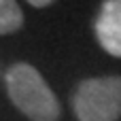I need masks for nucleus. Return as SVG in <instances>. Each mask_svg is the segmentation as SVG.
Returning a JSON list of instances; mask_svg holds the SVG:
<instances>
[{
    "label": "nucleus",
    "instance_id": "39448f33",
    "mask_svg": "<svg viewBox=\"0 0 121 121\" xmlns=\"http://www.w3.org/2000/svg\"><path fill=\"white\" fill-rule=\"evenodd\" d=\"M28 4H32V6H36V9H43V6H49L53 0H26Z\"/></svg>",
    "mask_w": 121,
    "mask_h": 121
},
{
    "label": "nucleus",
    "instance_id": "20e7f679",
    "mask_svg": "<svg viewBox=\"0 0 121 121\" xmlns=\"http://www.w3.org/2000/svg\"><path fill=\"white\" fill-rule=\"evenodd\" d=\"M23 26V13L15 0H0V34H15Z\"/></svg>",
    "mask_w": 121,
    "mask_h": 121
},
{
    "label": "nucleus",
    "instance_id": "7ed1b4c3",
    "mask_svg": "<svg viewBox=\"0 0 121 121\" xmlns=\"http://www.w3.org/2000/svg\"><path fill=\"white\" fill-rule=\"evenodd\" d=\"M96 38L100 47L113 55L121 57V0H104L96 17Z\"/></svg>",
    "mask_w": 121,
    "mask_h": 121
},
{
    "label": "nucleus",
    "instance_id": "f257e3e1",
    "mask_svg": "<svg viewBox=\"0 0 121 121\" xmlns=\"http://www.w3.org/2000/svg\"><path fill=\"white\" fill-rule=\"evenodd\" d=\"M6 94L15 108H19L28 119L32 121H57L62 106L57 96L51 91L43 74L26 62L13 64L6 74Z\"/></svg>",
    "mask_w": 121,
    "mask_h": 121
},
{
    "label": "nucleus",
    "instance_id": "f03ea898",
    "mask_svg": "<svg viewBox=\"0 0 121 121\" xmlns=\"http://www.w3.org/2000/svg\"><path fill=\"white\" fill-rule=\"evenodd\" d=\"M72 111L79 121H117L121 117V77L81 81L72 94Z\"/></svg>",
    "mask_w": 121,
    "mask_h": 121
}]
</instances>
